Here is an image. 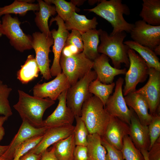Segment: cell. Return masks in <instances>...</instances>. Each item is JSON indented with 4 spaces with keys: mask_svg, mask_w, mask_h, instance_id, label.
<instances>
[{
    "mask_svg": "<svg viewBox=\"0 0 160 160\" xmlns=\"http://www.w3.org/2000/svg\"><path fill=\"white\" fill-rule=\"evenodd\" d=\"M48 128H36L25 121H22L19 129L4 153L13 160L16 149L24 142L33 137L43 135Z\"/></svg>",
    "mask_w": 160,
    "mask_h": 160,
    "instance_id": "18",
    "label": "cell"
},
{
    "mask_svg": "<svg viewBox=\"0 0 160 160\" xmlns=\"http://www.w3.org/2000/svg\"><path fill=\"white\" fill-rule=\"evenodd\" d=\"M129 125L117 117L111 116L103 137L109 144L121 151L124 137L129 135Z\"/></svg>",
    "mask_w": 160,
    "mask_h": 160,
    "instance_id": "17",
    "label": "cell"
},
{
    "mask_svg": "<svg viewBox=\"0 0 160 160\" xmlns=\"http://www.w3.org/2000/svg\"><path fill=\"white\" fill-rule=\"evenodd\" d=\"M41 154H37L28 152L22 156L19 160H40Z\"/></svg>",
    "mask_w": 160,
    "mask_h": 160,
    "instance_id": "43",
    "label": "cell"
},
{
    "mask_svg": "<svg viewBox=\"0 0 160 160\" xmlns=\"http://www.w3.org/2000/svg\"><path fill=\"white\" fill-rule=\"evenodd\" d=\"M67 89L64 91L58 97V103L54 111L43 121L44 127L49 128L72 125L75 116L66 104Z\"/></svg>",
    "mask_w": 160,
    "mask_h": 160,
    "instance_id": "15",
    "label": "cell"
},
{
    "mask_svg": "<svg viewBox=\"0 0 160 160\" xmlns=\"http://www.w3.org/2000/svg\"><path fill=\"white\" fill-rule=\"evenodd\" d=\"M65 22V26L68 30H76L81 33L96 29L98 24L96 17L89 19L85 15L78 14L75 12H73L70 17Z\"/></svg>",
    "mask_w": 160,
    "mask_h": 160,
    "instance_id": "24",
    "label": "cell"
},
{
    "mask_svg": "<svg viewBox=\"0 0 160 160\" xmlns=\"http://www.w3.org/2000/svg\"><path fill=\"white\" fill-rule=\"evenodd\" d=\"M126 36L125 31L111 36L106 31L100 29L101 43L98 47V52L110 58L116 68L120 69L123 63L127 67L129 65L128 52L130 48L123 42Z\"/></svg>",
    "mask_w": 160,
    "mask_h": 160,
    "instance_id": "4",
    "label": "cell"
},
{
    "mask_svg": "<svg viewBox=\"0 0 160 160\" xmlns=\"http://www.w3.org/2000/svg\"><path fill=\"white\" fill-rule=\"evenodd\" d=\"M56 21L58 26L57 30L53 29L51 31L54 39L52 52L54 57L52 65L50 68L52 76H56L62 72L60 65V60L61 53L70 33L66 28L63 20L58 15L52 18L50 23Z\"/></svg>",
    "mask_w": 160,
    "mask_h": 160,
    "instance_id": "12",
    "label": "cell"
},
{
    "mask_svg": "<svg viewBox=\"0 0 160 160\" xmlns=\"http://www.w3.org/2000/svg\"><path fill=\"white\" fill-rule=\"evenodd\" d=\"M97 78L95 71L91 70L67 89L66 96V104L75 116H81L83 103L92 95L89 92V84Z\"/></svg>",
    "mask_w": 160,
    "mask_h": 160,
    "instance_id": "5",
    "label": "cell"
},
{
    "mask_svg": "<svg viewBox=\"0 0 160 160\" xmlns=\"http://www.w3.org/2000/svg\"><path fill=\"white\" fill-rule=\"evenodd\" d=\"M72 160H88L87 146H76L74 150Z\"/></svg>",
    "mask_w": 160,
    "mask_h": 160,
    "instance_id": "40",
    "label": "cell"
},
{
    "mask_svg": "<svg viewBox=\"0 0 160 160\" xmlns=\"http://www.w3.org/2000/svg\"><path fill=\"white\" fill-rule=\"evenodd\" d=\"M12 89L0 79V114L8 118L12 114L8 97Z\"/></svg>",
    "mask_w": 160,
    "mask_h": 160,
    "instance_id": "34",
    "label": "cell"
},
{
    "mask_svg": "<svg viewBox=\"0 0 160 160\" xmlns=\"http://www.w3.org/2000/svg\"><path fill=\"white\" fill-rule=\"evenodd\" d=\"M39 9L35 13L34 21L41 32L48 36L52 35L48 24L50 17L55 15L56 12L55 7L41 0H37Z\"/></svg>",
    "mask_w": 160,
    "mask_h": 160,
    "instance_id": "22",
    "label": "cell"
},
{
    "mask_svg": "<svg viewBox=\"0 0 160 160\" xmlns=\"http://www.w3.org/2000/svg\"><path fill=\"white\" fill-rule=\"evenodd\" d=\"M128 54L129 65L125 74V84L122 90L124 96L135 92L137 84L146 80L149 68L144 60L134 50L129 49Z\"/></svg>",
    "mask_w": 160,
    "mask_h": 160,
    "instance_id": "8",
    "label": "cell"
},
{
    "mask_svg": "<svg viewBox=\"0 0 160 160\" xmlns=\"http://www.w3.org/2000/svg\"><path fill=\"white\" fill-rule=\"evenodd\" d=\"M40 72L34 55L28 56L24 64L17 73V79L23 84H27L38 77Z\"/></svg>",
    "mask_w": 160,
    "mask_h": 160,
    "instance_id": "27",
    "label": "cell"
},
{
    "mask_svg": "<svg viewBox=\"0 0 160 160\" xmlns=\"http://www.w3.org/2000/svg\"><path fill=\"white\" fill-rule=\"evenodd\" d=\"M130 33L133 41L153 50L160 44V25L154 26L142 20L136 21Z\"/></svg>",
    "mask_w": 160,
    "mask_h": 160,
    "instance_id": "13",
    "label": "cell"
},
{
    "mask_svg": "<svg viewBox=\"0 0 160 160\" xmlns=\"http://www.w3.org/2000/svg\"><path fill=\"white\" fill-rule=\"evenodd\" d=\"M32 47L35 52L36 61L42 77L48 80L52 78L49 68L51 60L49 58L51 47L53 44L54 39L39 32H35L32 35Z\"/></svg>",
    "mask_w": 160,
    "mask_h": 160,
    "instance_id": "9",
    "label": "cell"
},
{
    "mask_svg": "<svg viewBox=\"0 0 160 160\" xmlns=\"http://www.w3.org/2000/svg\"><path fill=\"white\" fill-rule=\"evenodd\" d=\"M55 148L53 146L49 151L47 150L41 154L40 160H58L55 154Z\"/></svg>",
    "mask_w": 160,
    "mask_h": 160,
    "instance_id": "42",
    "label": "cell"
},
{
    "mask_svg": "<svg viewBox=\"0 0 160 160\" xmlns=\"http://www.w3.org/2000/svg\"><path fill=\"white\" fill-rule=\"evenodd\" d=\"M149 160H160V137L148 151Z\"/></svg>",
    "mask_w": 160,
    "mask_h": 160,
    "instance_id": "41",
    "label": "cell"
},
{
    "mask_svg": "<svg viewBox=\"0 0 160 160\" xmlns=\"http://www.w3.org/2000/svg\"><path fill=\"white\" fill-rule=\"evenodd\" d=\"M109 58L101 54L93 61V68L96 73L97 78L105 84L113 82L114 77L120 74H125L126 68L118 69L112 67L109 63Z\"/></svg>",
    "mask_w": 160,
    "mask_h": 160,
    "instance_id": "20",
    "label": "cell"
},
{
    "mask_svg": "<svg viewBox=\"0 0 160 160\" xmlns=\"http://www.w3.org/2000/svg\"><path fill=\"white\" fill-rule=\"evenodd\" d=\"M21 22L16 17L10 14L2 17L1 31L9 40L10 44L16 50L23 52L32 49V36L25 33L20 27Z\"/></svg>",
    "mask_w": 160,
    "mask_h": 160,
    "instance_id": "6",
    "label": "cell"
},
{
    "mask_svg": "<svg viewBox=\"0 0 160 160\" xmlns=\"http://www.w3.org/2000/svg\"><path fill=\"white\" fill-rule=\"evenodd\" d=\"M124 43L130 49L137 52L149 68H153L160 71L159 59L153 50L133 40L127 41Z\"/></svg>",
    "mask_w": 160,
    "mask_h": 160,
    "instance_id": "26",
    "label": "cell"
},
{
    "mask_svg": "<svg viewBox=\"0 0 160 160\" xmlns=\"http://www.w3.org/2000/svg\"><path fill=\"white\" fill-rule=\"evenodd\" d=\"M142 7L139 16L147 23L160 25V0H143Z\"/></svg>",
    "mask_w": 160,
    "mask_h": 160,
    "instance_id": "25",
    "label": "cell"
},
{
    "mask_svg": "<svg viewBox=\"0 0 160 160\" xmlns=\"http://www.w3.org/2000/svg\"><path fill=\"white\" fill-rule=\"evenodd\" d=\"M121 151L125 160H145L140 151L135 146L129 135L124 137Z\"/></svg>",
    "mask_w": 160,
    "mask_h": 160,
    "instance_id": "33",
    "label": "cell"
},
{
    "mask_svg": "<svg viewBox=\"0 0 160 160\" xmlns=\"http://www.w3.org/2000/svg\"><path fill=\"white\" fill-rule=\"evenodd\" d=\"M43 135L29 139L21 144L15 151L13 160H19L23 156L34 147L40 141Z\"/></svg>",
    "mask_w": 160,
    "mask_h": 160,
    "instance_id": "36",
    "label": "cell"
},
{
    "mask_svg": "<svg viewBox=\"0 0 160 160\" xmlns=\"http://www.w3.org/2000/svg\"><path fill=\"white\" fill-rule=\"evenodd\" d=\"M44 1L49 4L55 5L58 15L64 21L67 20L77 9L76 5L71 1L69 2L64 0H46Z\"/></svg>",
    "mask_w": 160,
    "mask_h": 160,
    "instance_id": "32",
    "label": "cell"
},
{
    "mask_svg": "<svg viewBox=\"0 0 160 160\" xmlns=\"http://www.w3.org/2000/svg\"><path fill=\"white\" fill-rule=\"evenodd\" d=\"M100 31V29H95L81 33L83 43L82 52L88 58L92 61L100 55L98 51Z\"/></svg>",
    "mask_w": 160,
    "mask_h": 160,
    "instance_id": "23",
    "label": "cell"
},
{
    "mask_svg": "<svg viewBox=\"0 0 160 160\" xmlns=\"http://www.w3.org/2000/svg\"><path fill=\"white\" fill-rule=\"evenodd\" d=\"M80 116L89 134H97L101 137L103 136L111 118L103 103L93 95L83 103Z\"/></svg>",
    "mask_w": 160,
    "mask_h": 160,
    "instance_id": "3",
    "label": "cell"
},
{
    "mask_svg": "<svg viewBox=\"0 0 160 160\" xmlns=\"http://www.w3.org/2000/svg\"><path fill=\"white\" fill-rule=\"evenodd\" d=\"M1 22L0 20V38L3 35L1 31Z\"/></svg>",
    "mask_w": 160,
    "mask_h": 160,
    "instance_id": "49",
    "label": "cell"
},
{
    "mask_svg": "<svg viewBox=\"0 0 160 160\" xmlns=\"http://www.w3.org/2000/svg\"><path fill=\"white\" fill-rule=\"evenodd\" d=\"M76 125L73 134L75 145L87 146L88 132L86 125L80 116H75Z\"/></svg>",
    "mask_w": 160,
    "mask_h": 160,
    "instance_id": "35",
    "label": "cell"
},
{
    "mask_svg": "<svg viewBox=\"0 0 160 160\" xmlns=\"http://www.w3.org/2000/svg\"><path fill=\"white\" fill-rule=\"evenodd\" d=\"M148 128L150 139L149 150L160 137V114L153 116L152 120L148 125Z\"/></svg>",
    "mask_w": 160,
    "mask_h": 160,
    "instance_id": "37",
    "label": "cell"
},
{
    "mask_svg": "<svg viewBox=\"0 0 160 160\" xmlns=\"http://www.w3.org/2000/svg\"><path fill=\"white\" fill-rule=\"evenodd\" d=\"M88 160H105L107 151L101 143V136L97 134L87 137Z\"/></svg>",
    "mask_w": 160,
    "mask_h": 160,
    "instance_id": "28",
    "label": "cell"
},
{
    "mask_svg": "<svg viewBox=\"0 0 160 160\" xmlns=\"http://www.w3.org/2000/svg\"><path fill=\"white\" fill-rule=\"evenodd\" d=\"M148 76L145 85L135 92L145 98L149 106V113L153 116L160 113V71L150 68Z\"/></svg>",
    "mask_w": 160,
    "mask_h": 160,
    "instance_id": "11",
    "label": "cell"
},
{
    "mask_svg": "<svg viewBox=\"0 0 160 160\" xmlns=\"http://www.w3.org/2000/svg\"><path fill=\"white\" fill-rule=\"evenodd\" d=\"M8 148V145H0V156L2 155Z\"/></svg>",
    "mask_w": 160,
    "mask_h": 160,
    "instance_id": "45",
    "label": "cell"
},
{
    "mask_svg": "<svg viewBox=\"0 0 160 160\" xmlns=\"http://www.w3.org/2000/svg\"><path fill=\"white\" fill-rule=\"evenodd\" d=\"M115 86V83L114 82L111 84H105L102 83L97 78L90 84L88 91L89 93L98 97L103 103L105 107Z\"/></svg>",
    "mask_w": 160,
    "mask_h": 160,
    "instance_id": "31",
    "label": "cell"
},
{
    "mask_svg": "<svg viewBox=\"0 0 160 160\" xmlns=\"http://www.w3.org/2000/svg\"><path fill=\"white\" fill-rule=\"evenodd\" d=\"M19 100L13 105L22 121L36 128L43 127V116L46 110L55 103L49 98H41L18 90Z\"/></svg>",
    "mask_w": 160,
    "mask_h": 160,
    "instance_id": "2",
    "label": "cell"
},
{
    "mask_svg": "<svg viewBox=\"0 0 160 160\" xmlns=\"http://www.w3.org/2000/svg\"><path fill=\"white\" fill-rule=\"evenodd\" d=\"M131 109L132 113L129 125V136L135 146L140 151L146 150L148 151L150 139L148 126L141 123L136 114Z\"/></svg>",
    "mask_w": 160,
    "mask_h": 160,
    "instance_id": "19",
    "label": "cell"
},
{
    "mask_svg": "<svg viewBox=\"0 0 160 160\" xmlns=\"http://www.w3.org/2000/svg\"><path fill=\"white\" fill-rule=\"evenodd\" d=\"M60 63L62 72L71 86L92 70L93 65V61L88 58L82 52L68 57L61 55Z\"/></svg>",
    "mask_w": 160,
    "mask_h": 160,
    "instance_id": "7",
    "label": "cell"
},
{
    "mask_svg": "<svg viewBox=\"0 0 160 160\" xmlns=\"http://www.w3.org/2000/svg\"><path fill=\"white\" fill-rule=\"evenodd\" d=\"M140 151L143 156L145 160H149L148 158V151L146 150H142Z\"/></svg>",
    "mask_w": 160,
    "mask_h": 160,
    "instance_id": "46",
    "label": "cell"
},
{
    "mask_svg": "<svg viewBox=\"0 0 160 160\" xmlns=\"http://www.w3.org/2000/svg\"><path fill=\"white\" fill-rule=\"evenodd\" d=\"M124 80L120 77L116 81L114 92L108 98L105 108L111 116L117 117L129 125L132 112L131 108L127 107L124 97Z\"/></svg>",
    "mask_w": 160,
    "mask_h": 160,
    "instance_id": "10",
    "label": "cell"
},
{
    "mask_svg": "<svg viewBox=\"0 0 160 160\" xmlns=\"http://www.w3.org/2000/svg\"><path fill=\"white\" fill-rule=\"evenodd\" d=\"M74 127V126L71 125L48 128L40 141L29 152L41 154L51 145L72 134Z\"/></svg>",
    "mask_w": 160,
    "mask_h": 160,
    "instance_id": "16",
    "label": "cell"
},
{
    "mask_svg": "<svg viewBox=\"0 0 160 160\" xmlns=\"http://www.w3.org/2000/svg\"><path fill=\"white\" fill-rule=\"evenodd\" d=\"M124 98L127 105L134 111L141 123L148 126L153 116L148 112V105L145 97L141 94L134 92L128 94Z\"/></svg>",
    "mask_w": 160,
    "mask_h": 160,
    "instance_id": "21",
    "label": "cell"
},
{
    "mask_svg": "<svg viewBox=\"0 0 160 160\" xmlns=\"http://www.w3.org/2000/svg\"><path fill=\"white\" fill-rule=\"evenodd\" d=\"M55 154L58 160H72L76 146L73 133L67 138L60 140L53 145Z\"/></svg>",
    "mask_w": 160,
    "mask_h": 160,
    "instance_id": "29",
    "label": "cell"
},
{
    "mask_svg": "<svg viewBox=\"0 0 160 160\" xmlns=\"http://www.w3.org/2000/svg\"><path fill=\"white\" fill-rule=\"evenodd\" d=\"M70 86L67 77L62 72L50 81L37 84L33 89V95L41 98H49L55 101Z\"/></svg>",
    "mask_w": 160,
    "mask_h": 160,
    "instance_id": "14",
    "label": "cell"
},
{
    "mask_svg": "<svg viewBox=\"0 0 160 160\" xmlns=\"http://www.w3.org/2000/svg\"><path fill=\"white\" fill-rule=\"evenodd\" d=\"M101 137L102 144L107 151L105 160H125L121 151L111 145L103 137Z\"/></svg>",
    "mask_w": 160,
    "mask_h": 160,
    "instance_id": "38",
    "label": "cell"
},
{
    "mask_svg": "<svg viewBox=\"0 0 160 160\" xmlns=\"http://www.w3.org/2000/svg\"><path fill=\"white\" fill-rule=\"evenodd\" d=\"M38 4L29 3L23 0H15L10 5L0 7V17L6 14H13L24 16L30 11H39Z\"/></svg>",
    "mask_w": 160,
    "mask_h": 160,
    "instance_id": "30",
    "label": "cell"
},
{
    "mask_svg": "<svg viewBox=\"0 0 160 160\" xmlns=\"http://www.w3.org/2000/svg\"><path fill=\"white\" fill-rule=\"evenodd\" d=\"M8 118V117L5 116H0V142L3 139L5 134L3 125Z\"/></svg>",
    "mask_w": 160,
    "mask_h": 160,
    "instance_id": "44",
    "label": "cell"
},
{
    "mask_svg": "<svg viewBox=\"0 0 160 160\" xmlns=\"http://www.w3.org/2000/svg\"><path fill=\"white\" fill-rule=\"evenodd\" d=\"M153 51L157 55H160V44L156 46L153 49Z\"/></svg>",
    "mask_w": 160,
    "mask_h": 160,
    "instance_id": "47",
    "label": "cell"
},
{
    "mask_svg": "<svg viewBox=\"0 0 160 160\" xmlns=\"http://www.w3.org/2000/svg\"><path fill=\"white\" fill-rule=\"evenodd\" d=\"M84 10L94 13L109 23L113 28L111 36L122 31L130 33L134 26L124 17V15H129L130 11L121 0H101L94 8Z\"/></svg>",
    "mask_w": 160,
    "mask_h": 160,
    "instance_id": "1",
    "label": "cell"
},
{
    "mask_svg": "<svg viewBox=\"0 0 160 160\" xmlns=\"http://www.w3.org/2000/svg\"><path fill=\"white\" fill-rule=\"evenodd\" d=\"M0 160H12L5 156L4 154L0 156Z\"/></svg>",
    "mask_w": 160,
    "mask_h": 160,
    "instance_id": "48",
    "label": "cell"
},
{
    "mask_svg": "<svg viewBox=\"0 0 160 160\" xmlns=\"http://www.w3.org/2000/svg\"><path fill=\"white\" fill-rule=\"evenodd\" d=\"M73 45L76 47L80 53L82 52L83 43L81 33L76 30H72L66 40L65 46Z\"/></svg>",
    "mask_w": 160,
    "mask_h": 160,
    "instance_id": "39",
    "label": "cell"
}]
</instances>
